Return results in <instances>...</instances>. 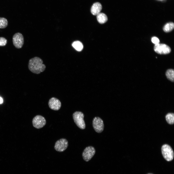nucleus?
<instances>
[{
  "instance_id": "5",
  "label": "nucleus",
  "mask_w": 174,
  "mask_h": 174,
  "mask_svg": "<svg viewBox=\"0 0 174 174\" xmlns=\"http://www.w3.org/2000/svg\"><path fill=\"white\" fill-rule=\"evenodd\" d=\"M93 128L96 132L100 133L104 130V126L102 120L100 117H94L92 122Z\"/></svg>"
},
{
  "instance_id": "11",
  "label": "nucleus",
  "mask_w": 174,
  "mask_h": 174,
  "mask_svg": "<svg viewBox=\"0 0 174 174\" xmlns=\"http://www.w3.org/2000/svg\"><path fill=\"white\" fill-rule=\"evenodd\" d=\"M102 9L101 4L99 2H96L92 5L91 9V12L93 15H97L100 13Z\"/></svg>"
},
{
  "instance_id": "8",
  "label": "nucleus",
  "mask_w": 174,
  "mask_h": 174,
  "mask_svg": "<svg viewBox=\"0 0 174 174\" xmlns=\"http://www.w3.org/2000/svg\"><path fill=\"white\" fill-rule=\"evenodd\" d=\"M68 146V142L65 139L62 138L57 141L54 146L55 149L57 151L62 152L65 151Z\"/></svg>"
},
{
  "instance_id": "21",
  "label": "nucleus",
  "mask_w": 174,
  "mask_h": 174,
  "mask_svg": "<svg viewBox=\"0 0 174 174\" xmlns=\"http://www.w3.org/2000/svg\"><path fill=\"white\" fill-rule=\"evenodd\" d=\"M151 174V173H149V174Z\"/></svg>"
},
{
  "instance_id": "10",
  "label": "nucleus",
  "mask_w": 174,
  "mask_h": 174,
  "mask_svg": "<svg viewBox=\"0 0 174 174\" xmlns=\"http://www.w3.org/2000/svg\"><path fill=\"white\" fill-rule=\"evenodd\" d=\"M48 105L51 109L58 110H59L61 106V103L60 101L55 97H52L49 100Z\"/></svg>"
},
{
  "instance_id": "1",
  "label": "nucleus",
  "mask_w": 174,
  "mask_h": 174,
  "mask_svg": "<svg viewBox=\"0 0 174 174\" xmlns=\"http://www.w3.org/2000/svg\"><path fill=\"white\" fill-rule=\"evenodd\" d=\"M40 58L35 57L29 60L28 68L32 72L36 74H39L44 71L46 68L45 65Z\"/></svg>"
},
{
  "instance_id": "9",
  "label": "nucleus",
  "mask_w": 174,
  "mask_h": 174,
  "mask_svg": "<svg viewBox=\"0 0 174 174\" xmlns=\"http://www.w3.org/2000/svg\"><path fill=\"white\" fill-rule=\"evenodd\" d=\"M32 123L34 127L39 129L42 128L45 125L46 121L44 117L40 115H37L33 118Z\"/></svg>"
},
{
  "instance_id": "14",
  "label": "nucleus",
  "mask_w": 174,
  "mask_h": 174,
  "mask_svg": "<svg viewBox=\"0 0 174 174\" xmlns=\"http://www.w3.org/2000/svg\"><path fill=\"white\" fill-rule=\"evenodd\" d=\"M167 79L171 82L174 81V70L172 69L167 70L165 73Z\"/></svg>"
},
{
  "instance_id": "7",
  "label": "nucleus",
  "mask_w": 174,
  "mask_h": 174,
  "mask_svg": "<svg viewBox=\"0 0 174 174\" xmlns=\"http://www.w3.org/2000/svg\"><path fill=\"white\" fill-rule=\"evenodd\" d=\"M13 42L14 45L17 48H22L24 43V39L22 34L20 33L15 34L13 37Z\"/></svg>"
},
{
  "instance_id": "2",
  "label": "nucleus",
  "mask_w": 174,
  "mask_h": 174,
  "mask_svg": "<svg viewBox=\"0 0 174 174\" xmlns=\"http://www.w3.org/2000/svg\"><path fill=\"white\" fill-rule=\"evenodd\" d=\"M74 121L77 126L81 129L86 127L85 124L84 120V114L80 111H76L72 115Z\"/></svg>"
},
{
  "instance_id": "18",
  "label": "nucleus",
  "mask_w": 174,
  "mask_h": 174,
  "mask_svg": "<svg viewBox=\"0 0 174 174\" xmlns=\"http://www.w3.org/2000/svg\"><path fill=\"white\" fill-rule=\"evenodd\" d=\"M7 42V40L6 38L3 37H0V46H5Z\"/></svg>"
},
{
  "instance_id": "13",
  "label": "nucleus",
  "mask_w": 174,
  "mask_h": 174,
  "mask_svg": "<svg viewBox=\"0 0 174 174\" xmlns=\"http://www.w3.org/2000/svg\"><path fill=\"white\" fill-rule=\"evenodd\" d=\"M174 24L172 22L166 23L164 26L163 30L166 32H168L172 31L174 29Z\"/></svg>"
},
{
  "instance_id": "17",
  "label": "nucleus",
  "mask_w": 174,
  "mask_h": 174,
  "mask_svg": "<svg viewBox=\"0 0 174 174\" xmlns=\"http://www.w3.org/2000/svg\"><path fill=\"white\" fill-rule=\"evenodd\" d=\"M8 24V21L6 18L0 17V28H6Z\"/></svg>"
},
{
  "instance_id": "19",
  "label": "nucleus",
  "mask_w": 174,
  "mask_h": 174,
  "mask_svg": "<svg viewBox=\"0 0 174 174\" xmlns=\"http://www.w3.org/2000/svg\"><path fill=\"white\" fill-rule=\"evenodd\" d=\"M151 41L153 43L155 44L159 43L160 42L159 39L155 36H153L152 37Z\"/></svg>"
},
{
  "instance_id": "3",
  "label": "nucleus",
  "mask_w": 174,
  "mask_h": 174,
  "mask_svg": "<svg viewBox=\"0 0 174 174\" xmlns=\"http://www.w3.org/2000/svg\"><path fill=\"white\" fill-rule=\"evenodd\" d=\"M161 150L162 155L166 160L169 161L173 160L174 152L170 146L166 144L162 146Z\"/></svg>"
},
{
  "instance_id": "4",
  "label": "nucleus",
  "mask_w": 174,
  "mask_h": 174,
  "mask_svg": "<svg viewBox=\"0 0 174 174\" xmlns=\"http://www.w3.org/2000/svg\"><path fill=\"white\" fill-rule=\"evenodd\" d=\"M154 49L156 53L161 54H168L171 51V48L169 46L163 44L159 43L155 44Z\"/></svg>"
},
{
  "instance_id": "15",
  "label": "nucleus",
  "mask_w": 174,
  "mask_h": 174,
  "mask_svg": "<svg viewBox=\"0 0 174 174\" xmlns=\"http://www.w3.org/2000/svg\"><path fill=\"white\" fill-rule=\"evenodd\" d=\"M72 47L77 51H81L83 49V45L82 43L79 41L74 42L72 44Z\"/></svg>"
},
{
  "instance_id": "20",
  "label": "nucleus",
  "mask_w": 174,
  "mask_h": 174,
  "mask_svg": "<svg viewBox=\"0 0 174 174\" xmlns=\"http://www.w3.org/2000/svg\"><path fill=\"white\" fill-rule=\"evenodd\" d=\"M3 100L2 98L0 97V104L1 103H2Z\"/></svg>"
},
{
  "instance_id": "16",
  "label": "nucleus",
  "mask_w": 174,
  "mask_h": 174,
  "mask_svg": "<svg viewBox=\"0 0 174 174\" xmlns=\"http://www.w3.org/2000/svg\"><path fill=\"white\" fill-rule=\"evenodd\" d=\"M166 119L167 123L169 124H172L174 123V114L173 113H169L165 116Z\"/></svg>"
},
{
  "instance_id": "6",
  "label": "nucleus",
  "mask_w": 174,
  "mask_h": 174,
  "mask_svg": "<svg viewBox=\"0 0 174 174\" xmlns=\"http://www.w3.org/2000/svg\"><path fill=\"white\" fill-rule=\"evenodd\" d=\"M95 151L93 146H89L87 147L84 150L82 156L84 160L86 161L90 160L94 155Z\"/></svg>"
},
{
  "instance_id": "12",
  "label": "nucleus",
  "mask_w": 174,
  "mask_h": 174,
  "mask_svg": "<svg viewBox=\"0 0 174 174\" xmlns=\"http://www.w3.org/2000/svg\"><path fill=\"white\" fill-rule=\"evenodd\" d=\"M96 17L98 22L101 24L105 23L108 20L106 15L103 13H100L96 15Z\"/></svg>"
}]
</instances>
